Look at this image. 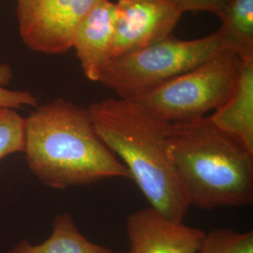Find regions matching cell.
<instances>
[{
  "label": "cell",
  "mask_w": 253,
  "mask_h": 253,
  "mask_svg": "<svg viewBox=\"0 0 253 253\" xmlns=\"http://www.w3.org/2000/svg\"><path fill=\"white\" fill-rule=\"evenodd\" d=\"M102 0H17L19 32L32 51L61 54L73 48L83 19Z\"/></svg>",
  "instance_id": "8992f818"
},
{
  "label": "cell",
  "mask_w": 253,
  "mask_h": 253,
  "mask_svg": "<svg viewBox=\"0 0 253 253\" xmlns=\"http://www.w3.org/2000/svg\"><path fill=\"white\" fill-rule=\"evenodd\" d=\"M165 150L190 206L205 210L253 202V151L210 117L171 124Z\"/></svg>",
  "instance_id": "7a4b0ae2"
},
{
  "label": "cell",
  "mask_w": 253,
  "mask_h": 253,
  "mask_svg": "<svg viewBox=\"0 0 253 253\" xmlns=\"http://www.w3.org/2000/svg\"><path fill=\"white\" fill-rule=\"evenodd\" d=\"M183 12L208 11L215 15L219 13L225 0H175Z\"/></svg>",
  "instance_id": "2e32d148"
},
{
  "label": "cell",
  "mask_w": 253,
  "mask_h": 253,
  "mask_svg": "<svg viewBox=\"0 0 253 253\" xmlns=\"http://www.w3.org/2000/svg\"><path fill=\"white\" fill-rule=\"evenodd\" d=\"M27 167L54 190L127 178L126 166L102 141L88 107L58 98L38 105L26 118Z\"/></svg>",
  "instance_id": "6da1fadb"
},
{
  "label": "cell",
  "mask_w": 253,
  "mask_h": 253,
  "mask_svg": "<svg viewBox=\"0 0 253 253\" xmlns=\"http://www.w3.org/2000/svg\"><path fill=\"white\" fill-rule=\"evenodd\" d=\"M219 30L241 59L253 58V0H225Z\"/></svg>",
  "instance_id": "7c38bea8"
},
{
  "label": "cell",
  "mask_w": 253,
  "mask_h": 253,
  "mask_svg": "<svg viewBox=\"0 0 253 253\" xmlns=\"http://www.w3.org/2000/svg\"><path fill=\"white\" fill-rule=\"evenodd\" d=\"M212 122L253 151V58L241 59L235 88L212 116Z\"/></svg>",
  "instance_id": "30bf717a"
},
{
  "label": "cell",
  "mask_w": 253,
  "mask_h": 253,
  "mask_svg": "<svg viewBox=\"0 0 253 253\" xmlns=\"http://www.w3.org/2000/svg\"><path fill=\"white\" fill-rule=\"evenodd\" d=\"M198 253H253V233L214 229L205 235Z\"/></svg>",
  "instance_id": "4fadbf2b"
},
{
  "label": "cell",
  "mask_w": 253,
  "mask_h": 253,
  "mask_svg": "<svg viewBox=\"0 0 253 253\" xmlns=\"http://www.w3.org/2000/svg\"><path fill=\"white\" fill-rule=\"evenodd\" d=\"M13 77L12 69L8 64H0V107L21 109L25 106L36 108L38 100L29 91L10 90L6 88Z\"/></svg>",
  "instance_id": "9a60e30c"
},
{
  "label": "cell",
  "mask_w": 253,
  "mask_h": 253,
  "mask_svg": "<svg viewBox=\"0 0 253 253\" xmlns=\"http://www.w3.org/2000/svg\"><path fill=\"white\" fill-rule=\"evenodd\" d=\"M241 58L226 50L134 100L168 123L205 118L220 108L235 88Z\"/></svg>",
  "instance_id": "5b68a950"
},
{
  "label": "cell",
  "mask_w": 253,
  "mask_h": 253,
  "mask_svg": "<svg viewBox=\"0 0 253 253\" xmlns=\"http://www.w3.org/2000/svg\"><path fill=\"white\" fill-rule=\"evenodd\" d=\"M26 118L14 109L0 107V162L12 154L24 153Z\"/></svg>",
  "instance_id": "5bb4252c"
},
{
  "label": "cell",
  "mask_w": 253,
  "mask_h": 253,
  "mask_svg": "<svg viewBox=\"0 0 253 253\" xmlns=\"http://www.w3.org/2000/svg\"><path fill=\"white\" fill-rule=\"evenodd\" d=\"M8 253H118L107 247L91 242L82 234L69 213L55 216L51 235L41 244L22 240Z\"/></svg>",
  "instance_id": "8fae6325"
},
{
  "label": "cell",
  "mask_w": 253,
  "mask_h": 253,
  "mask_svg": "<svg viewBox=\"0 0 253 253\" xmlns=\"http://www.w3.org/2000/svg\"><path fill=\"white\" fill-rule=\"evenodd\" d=\"M96 131L118 156L151 208L183 221L190 205L165 150L171 123L155 117L134 100L107 98L88 107Z\"/></svg>",
  "instance_id": "3957f363"
},
{
  "label": "cell",
  "mask_w": 253,
  "mask_h": 253,
  "mask_svg": "<svg viewBox=\"0 0 253 253\" xmlns=\"http://www.w3.org/2000/svg\"><path fill=\"white\" fill-rule=\"evenodd\" d=\"M126 227L129 253H198L206 235L151 207L132 212Z\"/></svg>",
  "instance_id": "ba28073f"
},
{
  "label": "cell",
  "mask_w": 253,
  "mask_h": 253,
  "mask_svg": "<svg viewBox=\"0 0 253 253\" xmlns=\"http://www.w3.org/2000/svg\"><path fill=\"white\" fill-rule=\"evenodd\" d=\"M183 13L175 0H118L110 59L172 36Z\"/></svg>",
  "instance_id": "52a82bcc"
},
{
  "label": "cell",
  "mask_w": 253,
  "mask_h": 253,
  "mask_svg": "<svg viewBox=\"0 0 253 253\" xmlns=\"http://www.w3.org/2000/svg\"><path fill=\"white\" fill-rule=\"evenodd\" d=\"M115 22L116 3L102 0L83 19L75 32L73 48L84 74L90 81L99 82L100 73L110 59Z\"/></svg>",
  "instance_id": "9c48e42d"
},
{
  "label": "cell",
  "mask_w": 253,
  "mask_h": 253,
  "mask_svg": "<svg viewBox=\"0 0 253 253\" xmlns=\"http://www.w3.org/2000/svg\"><path fill=\"white\" fill-rule=\"evenodd\" d=\"M226 50L235 51L219 29L191 41L172 35L111 58L100 73L99 83L120 99L135 100Z\"/></svg>",
  "instance_id": "277c9868"
}]
</instances>
